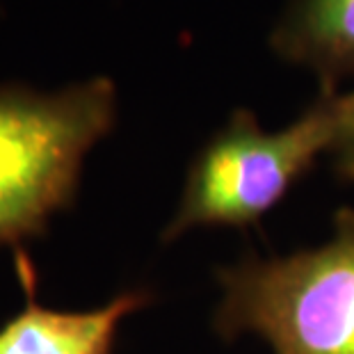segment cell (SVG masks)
<instances>
[{"label":"cell","instance_id":"6da1fadb","mask_svg":"<svg viewBox=\"0 0 354 354\" xmlns=\"http://www.w3.org/2000/svg\"><path fill=\"white\" fill-rule=\"evenodd\" d=\"M213 329L256 336L272 354H354V210L341 208L318 247L245 256L217 270Z\"/></svg>","mask_w":354,"mask_h":354},{"label":"cell","instance_id":"7a4b0ae2","mask_svg":"<svg viewBox=\"0 0 354 354\" xmlns=\"http://www.w3.org/2000/svg\"><path fill=\"white\" fill-rule=\"evenodd\" d=\"M338 119L341 92L334 87H322L302 115L277 131L263 128L252 110H233L187 167L160 240L171 245L197 229L256 227L322 153H331Z\"/></svg>","mask_w":354,"mask_h":354},{"label":"cell","instance_id":"3957f363","mask_svg":"<svg viewBox=\"0 0 354 354\" xmlns=\"http://www.w3.org/2000/svg\"><path fill=\"white\" fill-rule=\"evenodd\" d=\"M117 122V87L96 76L55 92L0 87V250L41 236L76 199L89 151Z\"/></svg>","mask_w":354,"mask_h":354},{"label":"cell","instance_id":"277c9868","mask_svg":"<svg viewBox=\"0 0 354 354\" xmlns=\"http://www.w3.org/2000/svg\"><path fill=\"white\" fill-rule=\"evenodd\" d=\"M26 306L0 327V354H112L124 322L153 302L149 290L131 288L110 302L64 311L37 302V272L24 247L14 250Z\"/></svg>","mask_w":354,"mask_h":354},{"label":"cell","instance_id":"5b68a950","mask_svg":"<svg viewBox=\"0 0 354 354\" xmlns=\"http://www.w3.org/2000/svg\"><path fill=\"white\" fill-rule=\"evenodd\" d=\"M270 48L338 89L354 76V0H292L270 32Z\"/></svg>","mask_w":354,"mask_h":354},{"label":"cell","instance_id":"8992f818","mask_svg":"<svg viewBox=\"0 0 354 354\" xmlns=\"http://www.w3.org/2000/svg\"><path fill=\"white\" fill-rule=\"evenodd\" d=\"M354 149V89L341 92V119H338V138L329 156L338 151H350Z\"/></svg>","mask_w":354,"mask_h":354},{"label":"cell","instance_id":"52a82bcc","mask_svg":"<svg viewBox=\"0 0 354 354\" xmlns=\"http://www.w3.org/2000/svg\"><path fill=\"white\" fill-rule=\"evenodd\" d=\"M331 162H334V169H336L338 176L354 183V149L334 153L331 156Z\"/></svg>","mask_w":354,"mask_h":354}]
</instances>
